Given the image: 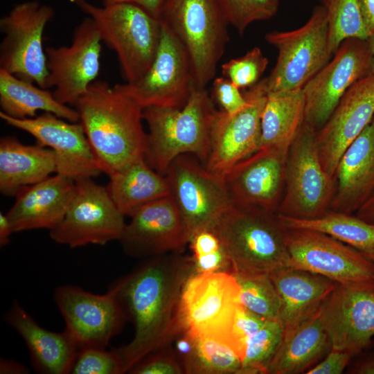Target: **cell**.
<instances>
[{"mask_svg": "<svg viewBox=\"0 0 374 374\" xmlns=\"http://www.w3.org/2000/svg\"><path fill=\"white\" fill-rule=\"evenodd\" d=\"M164 1L165 0H100L102 5L103 6L121 3H134L142 7L157 18Z\"/></svg>", "mask_w": 374, "mask_h": 374, "instance_id": "bcb514c9", "label": "cell"}, {"mask_svg": "<svg viewBox=\"0 0 374 374\" xmlns=\"http://www.w3.org/2000/svg\"><path fill=\"white\" fill-rule=\"evenodd\" d=\"M374 115V73L355 82L344 93L327 122L316 132L320 161L334 178L346 148Z\"/></svg>", "mask_w": 374, "mask_h": 374, "instance_id": "603a6c76", "label": "cell"}, {"mask_svg": "<svg viewBox=\"0 0 374 374\" xmlns=\"http://www.w3.org/2000/svg\"><path fill=\"white\" fill-rule=\"evenodd\" d=\"M283 335L284 326L280 319H267L247 342L241 374H267L268 366Z\"/></svg>", "mask_w": 374, "mask_h": 374, "instance_id": "8d00e7d4", "label": "cell"}, {"mask_svg": "<svg viewBox=\"0 0 374 374\" xmlns=\"http://www.w3.org/2000/svg\"><path fill=\"white\" fill-rule=\"evenodd\" d=\"M288 152L260 148L222 177L233 205L277 213L285 191Z\"/></svg>", "mask_w": 374, "mask_h": 374, "instance_id": "44dd1931", "label": "cell"}, {"mask_svg": "<svg viewBox=\"0 0 374 374\" xmlns=\"http://www.w3.org/2000/svg\"><path fill=\"white\" fill-rule=\"evenodd\" d=\"M123 362L114 349L85 347L79 350L70 373L121 374L125 373Z\"/></svg>", "mask_w": 374, "mask_h": 374, "instance_id": "ab89813d", "label": "cell"}, {"mask_svg": "<svg viewBox=\"0 0 374 374\" xmlns=\"http://www.w3.org/2000/svg\"><path fill=\"white\" fill-rule=\"evenodd\" d=\"M366 40L372 54L371 74H373L374 73V33L368 36Z\"/></svg>", "mask_w": 374, "mask_h": 374, "instance_id": "f5cc1de1", "label": "cell"}, {"mask_svg": "<svg viewBox=\"0 0 374 374\" xmlns=\"http://www.w3.org/2000/svg\"><path fill=\"white\" fill-rule=\"evenodd\" d=\"M278 215L287 229L321 232L362 252H374V224L367 222L354 214L329 210L321 216L313 219Z\"/></svg>", "mask_w": 374, "mask_h": 374, "instance_id": "d6a6232c", "label": "cell"}, {"mask_svg": "<svg viewBox=\"0 0 374 374\" xmlns=\"http://www.w3.org/2000/svg\"><path fill=\"white\" fill-rule=\"evenodd\" d=\"M14 233L11 224L6 215L0 213V247H3L10 242V235Z\"/></svg>", "mask_w": 374, "mask_h": 374, "instance_id": "f907efd6", "label": "cell"}, {"mask_svg": "<svg viewBox=\"0 0 374 374\" xmlns=\"http://www.w3.org/2000/svg\"><path fill=\"white\" fill-rule=\"evenodd\" d=\"M240 295V286L231 271L193 272L181 294L180 332L194 337L215 339L229 346L235 315L242 305Z\"/></svg>", "mask_w": 374, "mask_h": 374, "instance_id": "52a82bcc", "label": "cell"}, {"mask_svg": "<svg viewBox=\"0 0 374 374\" xmlns=\"http://www.w3.org/2000/svg\"><path fill=\"white\" fill-rule=\"evenodd\" d=\"M240 289V303L245 308L266 319H280L281 302L267 273H233Z\"/></svg>", "mask_w": 374, "mask_h": 374, "instance_id": "e575fe53", "label": "cell"}, {"mask_svg": "<svg viewBox=\"0 0 374 374\" xmlns=\"http://www.w3.org/2000/svg\"><path fill=\"white\" fill-rule=\"evenodd\" d=\"M268 63L261 49L254 47L243 56L224 63L222 73L240 90L249 89L261 80Z\"/></svg>", "mask_w": 374, "mask_h": 374, "instance_id": "f35d334b", "label": "cell"}, {"mask_svg": "<svg viewBox=\"0 0 374 374\" xmlns=\"http://www.w3.org/2000/svg\"><path fill=\"white\" fill-rule=\"evenodd\" d=\"M54 15L51 6L26 1L2 17L0 30L4 36L0 45V69L46 89L48 70L43 35Z\"/></svg>", "mask_w": 374, "mask_h": 374, "instance_id": "30bf717a", "label": "cell"}, {"mask_svg": "<svg viewBox=\"0 0 374 374\" xmlns=\"http://www.w3.org/2000/svg\"><path fill=\"white\" fill-rule=\"evenodd\" d=\"M367 36L374 33V0H357Z\"/></svg>", "mask_w": 374, "mask_h": 374, "instance_id": "7dc6e473", "label": "cell"}, {"mask_svg": "<svg viewBox=\"0 0 374 374\" xmlns=\"http://www.w3.org/2000/svg\"><path fill=\"white\" fill-rule=\"evenodd\" d=\"M330 210L355 214L374 193V115L341 155Z\"/></svg>", "mask_w": 374, "mask_h": 374, "instance_id": "cb8c5ba5", "label": "cell"}, {"mask_svg": "<svg viewBox=\"0 0 374 374\" xmlns=\"http://www.w3.org/2000/svg\"><path fill=\"white\" fill-rule=\"evenodd\" d=\"M182 366L187 374H241L242 360L222 341L195 337L193 350Z\"/></svg>", "mask_w": 374, "mask_h": 374, "instance_id": "836d02e7", "label": "cell"}, {"mask_svg": "<svg viewBox=\"0 0 374 374\" xmlns=\"http://www.w3.org/2000/svg\"><path fill=\"white\" fill-rule=\"evenodd\" d=\"M109 177L106 188L125 217H130L141 206L170 195L166 176L154 170L145 158L127 164Z\"/></svg>", "mask_w": 374, "mask_h": 374, "instance_id": "f546056e", "label": "cell"}, {"mask_svg": "<svg viewBox=\"0 0 374 374\" xmlns=\"http://www.w3.org/2000/svg\"><path fill=\"white\" fill-rule=\"evenodd\" d=\"M102 40L89 17L75 28L69 46L45 48L48 75L46 89L62 104L75 105L98 76Z\"/></svg>", "mask_w": 374, "mask_h": 374, "instance_id": "2e32d148", "label": "cell"}, {"mask_svg": "<svg viewBox=\"0 0 374 374\" xmlns=\"http://www.w3.org/2000/svg\"><path fill=\"white\" fill-rule=\"evenodd\" d=\"M158 19L188 52L195 87L206 89L229 40V24L218 1L165 0Z\"/></svg>", "mask_w": 374, "mask_h": 374, "instance_id": "8992f818", "label": "cell"}, {"mask_svg": "<svg viewBox=\"0 0 374 374\" xmlns=\"http://www.w3.org/2000/svg\"><path fill=\"white\" fill-rule=\"evenodd\" d=\"M219 238L232 273H267L289 267L286 230L277 213L231 205L210 229Z\"/></svg>", "mask_w": 374, "mask_h": 374, "instance_id": "277c9868", "label": "cell"}, {"mask_svg": "<svg viewBox=\"0 0 374 374\" xmlns=\"http://www.w3.org/2000/svg\"><path fill=\"white\" fill-rule=\"evenodd\" d=\"M331 349L352 357L368 347L374 336V280L336 285L320 307Z\"/></svg>", "mask_w": 374, "mask_h": 374, "instance_id": "ac0fdd59", "label": "cell"}, {"mask_svg": "<svg viewBox=\"0 0 374 374\" xmlns=\"http://www.w3.org/2000/svg\"><path fill=\"white\" fill-rule=\"evenodd\" d=\"M316 132L303 123L289 150L285 191L278 215L313 219L330 210L335 181L320 161Z\"/></svg>", "mask_w": 374, "mask_h": 374, "instance_id": "9c48e42d", "label": "cell"}, {"mask_svg": "<svg viewBox=\"0 0 374 374\" xmlns=\"http://www.w3.org/2000/svg\"><path fill=\"white\" fill-rule=\"evenodd\" d=\"M320 2L326 10L329 47L332 55L347 38L367 39L357 0H320Z\"/></svg>", "mask_w": 374, "mask_h": 374, "instance_id": "d590c367", "label": "cell"}, {"mask_svg": "<svg viewBox=\"0 0 374 374\" xmlns=\"http://www.w3.org/2000/svg\"><path fill=\"white\" fill-rule=\"evenodd\" d=\"M71 1L93 21L102 42L116 53L125 82L142 78L159 48V19L134 3L98 6L87 0Z\"/></svg>", "mask_w": 374, "mask_h": 374, "instance_id": "5b68a950", "label": "cell"}, {"mask_svg": "<svg viewBox=\"0 0 374 374\" xmlns=\"http://www.w3.org/2000/svg\"><path fill=\"white\" fill-rule=\"evenodd\" d=\"M355 215L367 222L374 224V193Z\"/></svg>", "mask_w": 374, "mask_h": 374, "instance_id": "816d5d0a", "label": "cell"}, {"mask_svg": "<svg viewBox=\"0 0 374 374\" xmlns=\"http://www.w3.org/2000/svg\"><path fill=\"white\" fill-rule=\"evenodd\" d=\"M216 110L207 90L196 87L181 108L143 109V121L148 127L145 156L148 163L163 175L170 163L183 154L194 155L204 165Z\"/></svg>", "mask_w": 374, "mask_h": 374, "instance_id": "3957f363", "label": "cell"}, {"mask_svg": "<svg viewBox=\"0 0 374 374\" xmlns=\"http://www.w3.org/2000/svg\"><path fill=\"white\" fill-rule=\"evenodd\" d=\"M97 166L108 176L145 158L143 109L114 86L96 80L75 105Z\"/></svg>", "mask_w": 374, "mask_h": 374, "instance_id": "7a4b0ae2", "label": "cell"}, {"mask_svg": "<svg viewBox=\"0 0 374 374\" xmlns=\"http://www.w3.org/2000/svg\"><path fill=\"white\" fill-rule=\"evenodd\" d=\"M267 319L240 305L238 309L229 335V344L242 362L248 341L262 327Z\"/></svg>", "mask_w": 374, "mask_h": 374, "instance_id": "60d3db41", "label": "cell"}, {"mask_svg": "<svg viewBox=\"0 0 374 374\" xmlns=\"http://www.w3.org/2000/svg\"><path fill=\"white\" fill-rule=\"evenodd\" d=\"M331 348L319 308L292 333L283 338L268 366L267 374H296L308 371Z\"/></svg>", "mask_w": 374, "mask_h": 374, "instance_id": "f1b7e54d", "label": "cell"}, {"mask_svg": "<svg viewBox=\"0 0 374 374\" xmlns=\"http://www.w3.org/2000/svg\"><path fill=\"white\" fill-rule=\"evenodd\" d=\"M364 255L368 258L369 260H371V261H373L374 262V252L373 253H364Z\"/></svg>", "mask_w": 374, "mask_h": 374, "instance_id": "db71d44e", "label": "cell"}, {"mask_svg": "<svg viewBox=\"0 0 374 374\" xmlns=\"http://www.w3.org/2000/svg\"><path fill=\"white\" fill-rule=\"evenodd\" d=\"M165 176L170 195L191 236L199 230L210 229L232 205L222 177L208 170L194 155L177 157Z\"/></svg>", "mask_w": 374, "mask_h": 374, "instance_id": "4fadbf2b", "label": "cell"}, {"mask_svg": "<svg viewBox=\"0 0 374 374\" xmlns=\"http://www.w3.org/2000/svg\"><path fill=\"white\" fill-rule=\"evenodd\" d=\"M92 178L80 179L71 204L60 224L49 231L55 242L77 248L119 240L126 224L106 187Z\"/></svg>", "mask_w": 374, "mask_h": 374, "instance_id": "8fae6325", "label": "cell"}, {"mask_svg": "<svg viewBox=\"0 0 374 374\" xmlns=\"http://www.w3.org/2000/svg\"><path fill=\"white\" fill-rule=\"evenodd\" d=\"M194 272L191 257L172 253L148 258L109 287L134 328L132 339L114 348L125 373L146 356L168 347L180 332L182 289Z\"/></svg>", "mask_w": 374, "mask_h": 374, "instance_id": "6da1fadb", "label": "cell"}, {"mask_svg": "<svg viewBox=\"0 0 374 374\" xmlns=\"http://www.w3.org/2000/svg\"><path fill=\"white\" fill-rule=\"evenodd\" d=\"M161 24L159 48L149 70L136 82L114 85L142 109L153 106L181 108L195 87L188 52L175 34Z\"/></svg>", "mask_w": 374, "mask_h": 374, "instance_id": "7c38bea8", "label": "cell"}, {"mask_svg": "<svg viewBox=\"0 0 374 374\" xmlns=\"http://www.w3.org/2000/svg\"><path fill=\"white\" fill-rule=\"evenodd\" d=\"M128 373L132 374H182L183 366L174 351L167 347L150 354Z\"/></svg>", "mask_w": 374, "mask_h": 374, "instance_id": "b9f144b4", "label": "cell"}, {"mask_svg": "<svg viewBox=\"0 0 374 374\" xmlns=\"http://www.w3.org/2000/svg\"><path fill=\"white\" fill-rule=\"evenodd\" d=\"M75 191V181L59 174L22 189L6 213L14 233L54 229L63 219Z\"/></svg>", "mask_w": 374, "mask_h": 374, "instance_id": "d4e9b609", "label": "cell"}, {"mask_svg": "<svg viewBox=\"0 0 374 374\" xmlns=\"http://www.w3.org/2000/svg\"><path fill=\"white\" fill-rule=\"evenodd\" d=\"M269 274L280 299L283 337L314 315L336 285L326 277L291 267Z\"/></svg>", "mask_w": 374, "mask_h": 374, "instance_id": "4316f807", "label": "cell"}, {"mask_svg": "<svg viewBox=\"0 0 374 374\" xmlns=\"http://www.w3.org/2000/svg\"><path fill=\"white\" fill-rule=\"evenodd\" d=\"M191 258L195 273L231 271V263L223 246L214 251Z\"/></svg>", "mask_w": 374, "mask_h": 374, "instance_id": "ee69618b", "label": "cell"}, {"mask_svg": "<svg viewBox=\"0 0 374 374\" xmlns=\"http://www.w3.org/2000/svg\"><path fill=\"white\" fill-rule=\"evenodd\" d=\"M211 98L220 105L221 110L230 115L242 110L247 103L240 89L224 76L213 80Z\"/></svg>", "mask_w": 374, "mask_h": 374, "instance_id": "7bdbcfd3", "label": "cell"}, {"mask_svg": "<svg viewBox=\"0 0 374 374\" xmlns=\"http://www.w3.org/2000/svg\"><path fill=\"white\" fill-rule=\"evenodd\" d=\"M0 69L1 112L12 118L23 119L37 116L43 111L70 122H79L78 111L60 103L53 92L35 86Z\"/></svg>", "mask_w": 374, "mask_h": 374, "instance_id": "4dcf8cb0", "label": "cell"}, {"mask_svg": "<svg viewBox=\"0 0 374 374\" xmlns=\"http://www.w3.org/2000/svg\"><path fill=\"white\" fill-rule=\"evenodd\" d=\"M285 240L289 267L341 284L374 280L373 261L362 251L328 235L308 229H287Z\"/></svg>", "mask_w": 374, "mask_h": 374, "instance_id": "e0dca14e", "label": "cell"}, {"mask_svg": "<svg viewBox=\"0 0 374 374\" xmlns=\"http://www.w3.org/2000/svg\"><path fill=\"white\" fill-rule=\"evenodd\" d=\"M231 24L242 35L255 21L274 17L280 0H217Z\"/></svg>", "mask_w": 374, "mask_h": 374, "instance_id": "74e56055", "label": "cell"}, {"mask_svg": "<svg viewBox=\"0 0 374 374\" xmlns=\"http://www.w3.org/2000/svg\"><path fill=\"white\" fill-rule=\"evenodd\" d=\"M29 370L19 362L10 359H1V374H26Z\"/></svg>", "mask_w": 374, "mask_h": 374, "instance_id": "c3c4849f", "label": "cell"}, {"mask_svg": "<svg viewBox=\"0 0 374 374\" xmlns=\"http://www.w3.org/2000/svg\"><path fill=\"white\" fill-rule=\"evenodd\" d=\"M130 217L119 240L130 256L181 253L189 243L190 233L170 195L141 206Z\"/></svg>", "mask_w": 374, "mask_h": 374, "instance_id": "7402d4cb", "label": "cell"}, {"mask_svg": "<svg viewBox=\"0 0 374 374\" xmlns=\"http://www.w3.org/2000/svg\"><path fill=\"white\" fill-rule=\"evenodd\" d=\"M352 356L348 353L331 349L328 354L309 369L306 374H340L344 372Z\"/></svg>", "mask_w": 374, "mask_h": 374, "instance_id": "f6af8a7d", "label": "cell"}, {"mask_svg": "<svg viewBox=\"0 0 374 374\" xmlns=\"http://www.w3.org/2000/svg\"><path fill=\"white\" fill-rule=\"evenodd\" d=\"M244 93L246 106L230 115L216 110L211 129L205 167L221 177L260 148L261 116L269 94L267 78Z\"/></svg>", "mask_w": 374, "mask_h": 374, "instance_id": "5bb4252c", "label": "cell"}, {"mask_svg": "<svg viewBox=\"0 0 374 374\" xmlns=\"http://www.w3.org/2000/svg\"><path fill=\"white\" fill-rule=\"evenodd\" d=\"M53 299L66 324L65 330L80 349L106 348L127 321L117 298L109 290L98 294L74 285H62Z\"/></svg>", "mask_w": 374, "mask_h": 374, "instance_id": "d6986e66", "label": "cell"}, {"mask_svg": "<svg viewBox=\"0 0 374 374\" xmlns=\"http://www.w3.org/2000/svg\"><path fill=\"white\" fill-rule=\"evenodd\" d=\"M304 120L302 89L269 93L261 116L260 148L288 152Z\"/></svg>", "mask_w": 374, "mask_h": 374, "instance_id": "1f68e13d", "label": "cell"}, {"mask_svg": "<svg viewBox=\"0 0 374 374\" xmlns=\"http://www.w3.org/2000/svg\"><path fill=\"white\" fill-rule=\"evenodd\" d=\"M329 61L302 89L304 123L319 130L329 119L346 91L371 74L372 54L366 39H344Z\"/></svg>", "mask_w": 374, "mask_h": 374, "instance_id": "9a60e30c", "label": "cell"}, {"mask_svg": "<svg viewBox=\"0 0 374 374\" xmlns=\"http://www.w3.org/2000/svg\"><path fill=\"white\" fill-rule=\"evenodd\" d=\"M0 118L7 125L32 135L39 145L51 149L56 158V174L76 181L101 172L80 122H70L49 112L18 119L0 112Z\"/></svg>", "mask_w": 374, "mask_h": 374, "instance_id": "ffe728a7", "label": "cell"}, {"mask_svg": "<svg viewBox=\"0 0 374 374\" xmlns=\"http://www.w3.org/2000/svg\"><path fill=\"white\" fill-rule=\"evenodd\" d=\"M265 39L278 50L276 64L267 77L269 93L301 90L333 55L326 10L321 5L313 8L301 27L269 32Z\"/></svg>", "mask_w": 374, "mask_h": 374, "instance_id": "ba28073f", "label": "cell"}, {"mask_svg": "<svg viewBox=\"0 0 374 374\" xmlns=\"http://www.w3.org/2000/svg\"><path fill=\"white\" fill-rule=\"evenodd\" d=\"M54 152L36 144H23L15 136L0 139V191L16 196L22 189L56 173Z\"/></svg>", "mask_w": 374, "mask_h": 374, "instance_id": "83f0119b", "label": "cell"}, {"mask_svg": "<svg viewBox=\"0 0 374 374\" xmlns=\"http://www.w3.org/2000/svg\"><path fill=\"white\" fill-rule=\"evenodd\" d=\"M4 321L24 341L36 371L70 373L80 347L66 330L57 332L44 328L16 300L5 314Z\"/></svg>", "mask_w": 374, "mask_h": 374, "instance_id": "484cf974", "label": "cell"}, {"mask_svg": "<svg viewBox=\"0 0 374 374\" xmlns=\"http://www.w3.org/2000/svg\"><path fill=\"white\" fill-rule=\"evenodd\" d=\"M350 373L356 374H374V353L359 360L352 367Z\"/></svg>", "mask_w": 374, "mask_h": 374, "instance_id": "681fc988", "label": "cell"}]
</instances>
